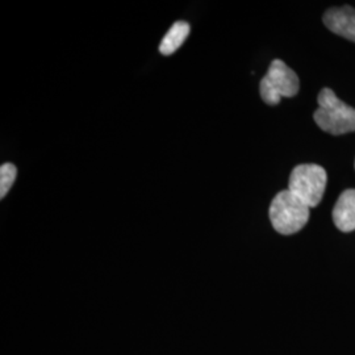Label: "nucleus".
Returning a JSON list of instances; mask_svg holds the SVG:
<instances>
[{"label":"nucleus","mask_w":355,"mask_h":355,"mask_svg":"<svg viewBox=\"0 0 355 355\" xmlns=\"http://www.w3.org/2000/svg\"><path fill=\"white\" fill-rule=\"evenodd\" d=\"M318 102L313 119L320 129L333 136L354 132L355 108L340 101L333 89H321Z\"/></svg>","instance_id":"f257e3e1"},{"label":"nucleus","mask_w":355,"mask_h":355,"mask_svg":"<svg viewBox=\"0 0 355 355\" xmlns=\"http://www.w3.org/2000/svg\"><path fill=\"white\" fill-rule=\"evenodd\" d=\"M309 207L302 202L291 191H280L270 205V221L274 229L283 234L290 236L300 232L309 220Z\"/></svg>","instance_id":"f03ea898"},{"label":"nucleus","mask_w":355,"mask_h":355,"mask_svg":"<svg viewBox=\"0 0 355 355\" xmlns=\"http://www.w3.org/2000/svg\"><path fill=\"white\" fill-rule=\"evenodd\" d=\"M327 182L328 175L324 167L315 164H305L296 166L292 170L288 190L309 208H315L322 200Z\"/></svg>","instance_id":"7ed1b4c3"},{"label":"nucleus","mask_w":355,"mask_h":355,"mask_svg":"<svg viewBox=\"0 0 355 355\" xmlns=\"http://www.w3.org/2000/svg\"><path fill=\"white\" fill-rule=\"evenodd\" d=\"M300 89L297 74L280 60H274L259 83V92L268 105L279 104L282 98H292Z\"/></svg>","instance_id":"20e7f679"},{"label":"nucleus","mask_w":355,"mask_h":355,"mask_svg":"<svg viewBox=\"0 0 355 355\" xmlns=\"http://www.w3.org/2000/svg\"><path fill=\"white\" fill-rule=\"evenodd\" d=\"M324 24L333 33L355 42V10L350 6L330 8L324 17Z\"/></svg>","instance_id":"39448f33"},{"label":"nucleus","mask_w":355,"mask_h":355,"mask_svg":"<svg viewBox=\"0 0 355 355\" xmlns=\"http://www.w3.org/2000/svg\"><path fill=\"white\" fill-rule=\"evenodd\" d=\"M333 221L341 232L355 230V190L349 189L340 195L333 209Z\"/></svg>","instance_id":"423d86ee"},{"label":"nucleus","mask_w":355,"mask_h":355,"mask_svg":"<svg viewBox=\"0 0 355 355\" xmlns=\"http://www.w3.org/2000/svg\"><path fill=\"white\" fill-rule=\"evenodd\" d=\"M190 35V26L186 21H177L168 29L165 37L162 38L159 51L164 55H171L182 46Z\"/></svg>","instance_id":"0eeeda50"},{"label":"nucleus","mask_w":355,"mask_h":355,"mask_svg":"<svg viewBox=\"0 0 355 355\" xmlns=\"http://www.w3.org/2000/svg\"><path fill=\"white\" fill-rule=\"evenodd\" d=\"M17 177V168L13 164H3L0 166V198L4 199L11 190L13 182Z\"/></svg>","instance_id":"6e6552de"}]
</instances>
